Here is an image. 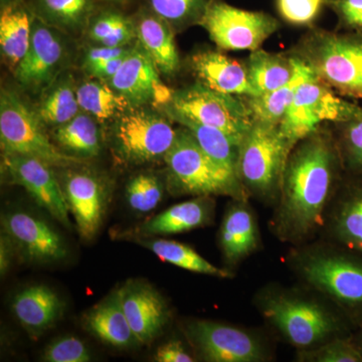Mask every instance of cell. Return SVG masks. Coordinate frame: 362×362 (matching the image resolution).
Returning <instances> with one entry per match:
<instances>
[{"instance_id":"12","label":"cell","mask_w":362,"mask_h":362,"mask_svg":"<svg viewBox=\"0 0 362 362\" xmlns=\"http://www.w3.org/2000/svg\"><path fill=\"white\" fill-rule=\"evenodd\" d=\"M185 335L204 361L262 362L270 359L263 338L244 328L194 320L185 325Z\"/></svg>"},{"instance_id":"32","label":"cell","mask_w":362,"mask_h":362,"mask_svg":"<svg viewBox=\"0 0 362 362\" xmlns=\"http://www.w3.org/2000/svg\"><path fill=\"white\" fill-rule=\"evenodd\" d=\"M76 90L81 110L90 114L99 122L118 118L130 106L122 96L103 81H87L78 86Z\"/></svg>"},{"instance_id":"5","label":"cell","mask_w":362,"mask_h":362,"mask_svg":"<svg viewBox=\"0 0 362 362\" xmlns=\"http://www.w3.org/2000/svg\"><path fill=\"white\" fill-rule=\"evenodd\" d=\"M164 161L173 194L228 195L233 199H247L249 195L240 180L218 168L204 153L187 128L177 130L175 141Z\"/></svg>"},{"instance_id":"9","label":"cell","mask_w":362,"mask_h":362,"mask_svg":"<svg viewBox=\"0 0 362 362\" xmlns=\"http://www.w3.org/2000/svg\"><path fill=\"white\" fill-rule=\"evenodd\" d=\"M315 75L298 87L291 105L279 125L293 146L318 130L324 122L345 123L362 113V107L341 99Z\"/></svg>"},{"instance_id":"10","label":"cell","mask_w":362,"mask_h":362,"mask_svg":"<svg viewBox=\"0 0 362 362\" xmlns=\"http://www.w3.org/2000/svg\"><path fill=\"white\" fill-rule=\"evenodd\" d=\"M177 131L168 119L151 110L135 107L117 118L113 147L117 156L131 164H143L165 157Z\"/></svg>"},{"instance_id":"37","label":"cell","mask_w":362,"mask_h":362,"mask_svg":"<svg viewBox=\"0 0 362 362\" xmlns=\"http://www.w3.org/2000/svg\"><path fill=\"white\" fill-rule=\"evenodd\" d=\"M40 8L52 23L66 28H77L92 11L90 0H40Z\"/></svg>"},{"instance_id":"16","label":"cell","mask_w":362,"mask_h":362,"mask_svg":"<svg viewBox=\"0 0 362 362\" xmlns=\"http://www.w3.org/2000/svg\"><path fill=\"white\" fill-rule=\"evenodd\" d=\"M65 57V47L52 28L33 20L30 49L14 69L16 80L33 93L45 90L57 80Z\"/></svg>"},{"instance_id":"39","label":"cell","mask_w":362,"mask_h":362,"mask_svg":"<svg viewBox=\"0 0 362 362\" xmlns=\"http://www.w3.org/2000/svg\"><path fill=\"white\" fill-rule=\"evenodd\" d=\"M90 350L77 337L58 338L45 349L42 361L47 362H88L90 361Z\"/></svg>"},{"instance_id":"45","label":"cell","mask_w":362,"mask_h":362,"mask_svg":"<svg viewBox=\"0 0 362 362\" xmlns=\"http://www.w3.org/2000/svg\"><path fill=\"white\" fill-rule=\"evenodd\" d=\"M125 57L109 59V61L102 62V63L94 64V65L85 66V69L93 78L107 83L114 77V75H115L117 71H119V69L121 68Z\"/></svg>"},{"instance_id":"21","label":"cell","mask_w":362,"mask_h":362,"mask_svg":"<svg viewBox=\"0 0 362 362\" xmlns=\"http://www.w3.org/2000/svg\"><path fill=\"white\" fill-rule=\"evenodd\" d=\"M192 68L202 85L233 96H256L246 65L221 52L204 51L192 57Z\"/></svg>"},{"instance_id":"47","label":"cell","mask_w":362,"mask_h":362,"mask_svg":"<svg viewBox=\"0 0 362 362\" xmlns=\"http://www.w3.org/2000/svg\"><path fill=\"white\" fill-rule=\"evenodd\" d=\"M356 344L358 345L359 349H361L362 352V330L361 334H359L358 340H357Z\"/></svg>"},{"instance_id":"40","label":"cell","mask_w":362,"mask_h":362,"mask_svg":"<svg viewBox=\"0 0 362 362\" xmlns=\"http://www.w3.org/2000/svg\"><path fill=\"white\" fill-rule=\"evenodd\" d=\"M326 0H277L281 16L294 25H310L315 21Z\"/></svg>"},{"instance_id":"44","label":"cell","mask_w":362,"mask_h":362,"mask_svg":"<svg viewBox=\"0 0 362 362\" xmlns=\"http://www.w3.org/2000/svg\"><path fill=\"white\" fill-rule=\"evenodd\" d=\"M132 47H111L99 45V47H90L86 54L85 66L94 65V64L102 63L117 58H122L127 56Z\"/></svg>"},{"instance_id":"29","label":"cell","mask_w":362,"mask_h":362,"mask_svg":"<svg viewBox=\"0 0 362 362\" xmlns=\"http://www.w3.org/2000/svg\"><path fill=\"white\" fill-rule=\"evenodd\" d=\"M246 66L252 87L257 95H261L278 89L291 80L296 71L297 58L258 49L250 54Z\"/></svg>"},{"instance_id":"18","label":"cell","mask_w":362,"mask_h":362,"mask_svg":"<svg viewBox=\"0 0 362 362\" xmlns=\"http://www.w3.org/2000/svg\"><path fill=\"white\" fill-rule=\"evenodd\" d=\"M63 189L78 233L92 240L102 225L108 201L103 181L93 173L74 171L66 175Z\"/></svg>"},{"instance_id":"22","label":"cell","mask_w":362,"mask_h":362,"mask_svg":"<svg viewBox=\"0 0 362 362\" xmlns=\"http://www.w3.org/2000/svg\"><path fill=\"white\" fill-rule=\"evenodd\" d=\"M331 206L326 221L330 237L362 255V176L344 187Z\"/></svg>"},{"instance_id":"14","label":"cell","mask_w":362,"mask_h":362,"mask_svg":"<svg viewBox=\"0 0 362 362\" xmlns=\"http://www.w3.org/2000/svg\"><path fill=\"white\" fill-rule=\"evenodd\" d=\"M2 233L8 235L16 251L25 261L49 264L68 256L63 237L47 221L26 211H11L1 220Z\"/></svg>"},{"instance_id":"38","label":"cell","mask_w":362,"mask_h":362,"mask_svg":"<svg viewBox=\"0 0 362 362\" xmlns=\"http://www.w3.org/2000/svg\"><path fill=\"white\" fill-rule=\"evenodd\" d=\"M341 125L339 150L343 164L354 175L362 176V113Z\"/></svg>"},{"instance_id":"6","label":"cell","mask_w":362,"mask_h":362,"mask_svg":"<svg viewBox=\"0 0 362 362\" xmlns=\"http://www.w3.org/2000/svg\"><path fill=\"white\" fill-rule=\"evenodd\" d=\"M45 125L39 113L18 93L1 90L0 143L4 153L33 157L52 168H66L82 163V159L66 153L51 141Z\"/></svg>"},{"instance_id":"31","label":"cell","mask_w":362,"mask_h":362,"mask_svg":"<svg viewBox=\"0 0 362 362\" xmlns=\"http://www.w3.org/2000/svg\"><path fill=\"white\" fill-rule=\"evenodd\" d=\"M138 243L142 247L150 250L161 261L178 267L183 270L220 279L232 277V273L230 271L213 265L199 252L194 251L192 247L182 243L164 239H147V238L140 240Z\"/></svg>"},{"instance_id":"1","label":"cell","mask_w":362,"mask_h":362,"mask_svg":"<svg viewBox=\"0 0 362 362\" xmlns=\"http://www.w3.org/2000/svg\"><path fill=\"white\" fill-rule=\"evenodd\" d=\"M342 164L339 146L318 130L297 143L286 164L272 220L279 240L301 244L326 225Z\"/></svg>"},{"instance_id":"19","label":"cell","mask_w":362,"mask_h":362,"mask_svg":"<svg viewBox=\"0 0 362 362\" xmlns=\"http://www.w3.org/2000/svg\"><path fill=\"white\" fill-rule=\"evenodd\" d=\"M11 310L26 332L39 338L61 320L66 304L52 288L37 284L25 288L13 297Z\"/></svg>"},{"instance_id":"48","label":"cell","mask_w":362,"mask_h":362,"mask_svg":"<svg viewBox=\"0 0 362 362\" xmlns=\"http://www.w3.org/2000/svg\"><path fill=\"white\" fill-rule=\"evenodd\" d=\"M109 1H124V0H109Z\"/></svg>"},{"instance_id":"35","label":"cell","mask_w":362,"mask_h":362,"mask_svg":"<svg viewBox=\"0 0 362 362\" xmlns=\"http://www.w3.org/2000/svg\"><path fill=\"white\" fill-rule=\"evenodd\" d=\"M296 358L302 362H362V352L356 342L342 337L312 349L298 350Z\"/></svg>"},{"instance_id":"20","label":"cell","mask_w":362,"mask_h":362,"mask_svg":"<svg viewBox=\"0 0 362 362\" xmlns=\"http://www.w3.org/2000/svg\"><path fill=\"white\" fill-rule=\"evenodd\" d=\"M218 240L223 258L230 266L238 265L259 249L258 223L247 199H235L228 207Z\"/></svg>"},{"instance_id":"4","label":"cell","mask_w":362,"mask_h":362,"mask_svg":"<svg viewBox=\"0 0 362 362\" xmlns=\"http://www.w3.org/2000/svg\"><path fill=\"white\" fill-rule=\"evenodd\" d=\"M295 54L338 94L362 100V33L312 30Z\"/></svg>"},{"instance_id":"15","label":"cell","mask_w":362,"mask_h":362,"mask_svg":"<svg viewBox=\"0 0 362 362\" xmlns=\"http://www.w3.org/2000/svg\"><path fill=\"white\" fill-rule=\"evenodd\" d=\"M107 83L130 106H165L173 95V90L161 82L159 71L140 45L132 47L121 68Z\"/></svg>"},{"instance_id":"43","label":"cell","mask_w":362,"mask_h":362,"mask_svg":"<svg viewBox=\"0 0 362 362\" xmlns=\"http://www.w3.org/2000/svg\"><path fill=\"white\" fill-rule=\"evenodd\" d=\"M154 359L158 362L194 361V357L188 354L182 342L176 339L169 340V341L158 347Z\"/></svg>"},{"instance_id":"34","label":"cell","mask_w":362,"mask_h":362,"mask_svg":"<svg viewBox=\"0 0 362 362\" xmlns=\"http://www.w3.org/2000/svg\"><path fill=\"white\" fill-rule=\"evenodd\" d=\"M151 11L168 21L173 30L199 25L211 0H149Z\"/></svg>"},{"instance_id":"3","label":"cell","mask_w":362,"mask_h":362,"mask_svg":"<svg viewBox=\"0 0 362 362\" xmlns=\"http://www.w3.org/2000/svg\"><path fill=\"white\" fill-rule=\"evenodd\" d=\"M292 263L306 284L352 318L362 317V255L335 247H306L294 252Z\"/></svg>"},{"instance_id":"27","label":"cell","mask_w":362,"mask_h":362,"mask_svg":"<svg viewBox=\"0 0 362 362\" xmlns=\"http://www.w3.org/2000/svg\"><path fill=\"white\" fill-rule=\"evenodd\" d=\"M169 118L176 123H180L182 127L187 128L190 134L194 136L195 141L211 159L223 171L233 177L240 180L238 175L239 168V156L240 144L218 128L204 125L187 117L177 114H168Z\"/></svg>"},{"instance_id":"42","label":"cell","mask_w":362,"mask_h":362,"mask_svg":"<svg viewBox=\"0 0 362 362\" xmlns=\"http://www.w3.org/2000/svg\"><path fill=\"white\" fill-rule=\"evenodd\" d=\"M126 16L123 14L116 13V11H106L99 14L89 28V35L94 42L102 45L107 37H110L112 33L115 32L121 23L126 20Z\"/></svg>"},{"instance_id":"41","label":"cell","mask_w":362,"mask_h":362,"mask_svg":"<svg viewBox=\"0 0 362 362\" xmlns=\"http://www.w3.org/2000/svg\"><path fill=\"white\" fill-rule=\"evenodd\" d=\"M347 32L362 33V0H326Z\"/></svg>"},{"instance_id":"24","label":"cell","mask_w":362,"mask_h":362,"mask_svg":"<svg viewBox=\"0 0 362 362\" xmlns=\"http://www.w3.org/2000/svg\"><path fill=\"white\" fill-rule=\"evenodd\" d=\"M84 321L89 332L112 346L127 349L140 344L124 312L119 290L93 307Z\"/></svg>"},{"instance_id":"7","label":"cell","mask_w":362,"mask_h":362,"mask_svg":"<svg viewBox=\"0 0 362 362\" xmlns=\"http://www.w3.org/2000/svg\"><path fill=\"white\" fill-rule=\"evenodd\" d=\"M294 146L279 126L252 124L240 144L238 175L247 194L275 199Z\"/></svg>"},{"instance_id":"11","label":"cell","mask_w":362,"mask_h":362,"mask_svg":"<svg viewBox=\"0 0 362 362\" xmlns=\"http://www.w3.org/2000/svg\"><path fill=\"white\" fill-rule=\"evenodd\" d=\"M199 25L214 44L226 51H256L277 32L280 23L270 14L249 11L211 0Z\"/></svg>"},{"instance_id":"33","label":"cell","mask_w":362,"mask_h":362,"mask_svg":"<svg viewBox=\"0 0 362 362\" xmlns=\"http://www.w3.org/2000/svg\"><path fill=\"white\" fill-rule=\"evenodd\" d=\"M77 90L70 77L56 80L47 90L37 113L45 125L58 127L80 113Z\"/></svg>"},{"instance_id":"23","label":"cell","mask_w":362,"mask_h":362,"mask_svg":"<svg viewBox=\"0 0 362 362\" xmlns=\"http://www.w3.org/2000/svg\"><path fill=\"white\" fill-rule=\"evenodd\" d=\"M216 202L213 197L202 195L180 202L157 214L137 228L143 238L175 235L209 225L213 221Z\"/></svg>"},{"instance_id":"28","label":"cell","mask_w":362,"mask_h":362,"mask_svg":"<svg viewBox=\"0 0 362 362\" xmlns=\"http://www.w3.org/2000/svg\"><path fill=\"white\" fill-rule=\"evenodd\" d=\"M33 18L21 4H9L0 16V49L7 66L14 69L25 58L33 35Z\"/></svg>"},{"instance_id":"13","label":"cell","mask_w":362,"mask_h":362,"mask_svg":"<svg viewBox=\"0 0 362 362\" xmlns=\"http://www.w3.org/2000/svg\"><path fill=\"white\" fill-rule=\"evenodd\" d=\"M1 170L6 181L25 188L52 218L71 228L70 207L52 166L33 157L4 153Z\"/></svg>"},{"instance_id":"8","label":"cell","mask_w":362,"mask_h":362,"mask_svg":"<svg viewBox=\"0 0 362 362\" xmlns=\"http://www.w3.org/2000/svg\"><path fill=\"white\" fill-rule=\"evenodd\" d=\"M164 107L166 114H177L218 128L240 143L254 124L245 99L218 92L199 82L173 92Z\"/></svg>"},{"instance_id":"2","label":"cell","mask_w":362,"mask_h":362,"mask_svg":"<svg viewBox=\"0 0 362 362\" xmlns=\"http://www.w3.org/2000/svg\"><path fill=\"white\" fill-rule=\"evenodd\" d=\"M257 305L272 327L298 350L346 337L342 317L307 295L270 288L259 295Z\"/></svg>"},{"instance_id":"25","label":"cell","mask_w":362,"mask_h":362,"mask_svg":"<svg viewBox=\"0 0 362 362\" xmlns=\"http://www.w3.org/2000/svg\"><path fill=\"white\" fill-rule=\"evenodd\" d=\"M137 39L143 51L153 62L159 73L173 76L180 69V56L173 28L153 11L144 13L136 23Z\"/></svg>"},{"instance_id":"26","label":"cell","mask_w":362,"mask_h":362,"mask_svg":"<svg viewBox=\"0 0 362 362\" xmlns=\"http://www.w3.org/2000/svg\"><path fill=\"white\" fill-rule=\"evenodd\" d=\"M296 71L289 82L265 94L244 97L252 122L271 126H279L282 122L286 112L294 99L298 87L314 75L307 64L299 57L296 56Z\"/></svg>"},{"instance_id":"36","label":"cell","mask_w":362,"mask_h":362,"mask_svg":"<svg viewBox=\"0 0 362 362\" xmlns=\"http://www.w3.org/2000/svg\"><path fill=\"white\" fill-rule=\"evenodd\" d=\"M128 204L136 213L153 211L163 197V185L156 175L139 173L126 187Z\"/></svg>"},{"instance_id":"30","label":"cell","mask_w":362,"mask_h":362,"mask_svg":"<svg viewBox=\"0 0 362 362\" xmlns=\"http://www.w3.org/2000/svg\"><path fill=\"white\" fill-rule=\"evenodd\" d=\"M96 119L80 112L63 125L54 127L52 136L59 148L78 158L97 156L101 150V139Z\"/></svg>"},{"instance_id":"17","label":"cell","mask_w":362,"mask_h":362,"mask_svg":"<svg viewBox=\"0 0 362 362\" xmlns=\"http://www.w3.org/2000/svg\"><path fill=\"white\" fill-rule=\"evenodd\" d=\"M119 290L124 312L140 343H150L161 334L170 319L168 305L153 286L130 280Z\"/></svg>"},{"instance_id":"46","label":"cell","mask_w":362,"mask_h":362,"mask_svg":"<svg viewBox=\"0 0 362 362\" xmlns=\"http://www.w3.org/2000/svg\"><path fill=\"white\" fill-rule=\"evenodd\" d=\"M14 251H16V247H14L13 243L9 239L8 235L2 233L1 239H0V273H1L2 277L6 276L8 271Z\"/></svg>"}]
</instances>
